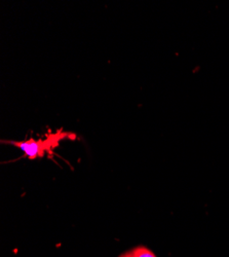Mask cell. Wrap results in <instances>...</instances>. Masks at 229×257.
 I'll return each mask as SVG.
<instances>
[{
  "instance_id": "cell-3",
  "label": "cell",
  "mask_w": 229,
  "mask_h": 257,
  "mask_svg": "<svg viewBox=\"0 0 229 257\" xmlns=\"http://www.w3.org/2000/svg\"><path fill=\"white\" fill-rule=\"evenodd\" d=\"M119 257H131V254H130V252H127V253H124V254L120 255Z\"/></svg>"
},
{
  "instance_id": "cell-1",
  "label": "cell",
  "mask_w": 229,
  "mask_h": 257,
  "mask_svg": "<svg viewBox=\"0 0 229 257\" xmlns=\"http://www.w3.org/2000/svg\"><path fill=\"white\" fill-rule=\"evenodd\" d=\"M76 134L72 132L64 131L63 128H59L57 132H52L51 130L44 137L35 139L30 137L27 140L23 141H5L2 142L4 144H11L13 146L18 147L23 152V157L27 158L31 161L37 159H44L46 157L53 158L55 155V151L60 146V143L64 140H75Z\"/></svg>"
},
{
  "instance_id": "cell-2",
  "label": "cell",
  "mask_w": 229,
  "mask_h": 257,
  "mask_svg": "<svg viewBox=\"0 0 229 257\" xmlns=\"http://www.w3.org/2000/svg\"><path fill=\"white\" fill-rule=\"evenodd\" d=\"M131 257H156L154 253L146 247H136L131 252Z\"/></svg>"
}]
</instances>
